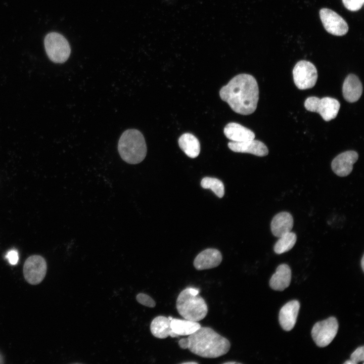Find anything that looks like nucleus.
I'll use <instances>...</instances> for the list:
<instances>
[{"instance_id":"1","label":"nucleus","mask_w":364,"mask_h":364,"mask_svg":"<svg viewBox=\"0 0 364 364\" xmlns=\"http://www.w3.org/2000/svg\"><path fill=\"white\" fill-rule=\"evenodd\" d=\"M219 96L237 113L250 115L257 108L259 99L258 84L253 76L240 74L221 87Z\"/></svg>"},{"instance_id":"2","label":"nucleus","mask_w":364,"mask_h":364,"mask_svg":"<svg viewBox=\"0 0 364 364\" xmlns=\"http://www.w3.org/2000/svg\"><path fill=\"white\" fill-rule=\"evenodd\" d=\"M188 336L178 341L179 347L204 358L218 357L231 348L230 341L210 327H201Z\"/></svg>"},{"instance_id":"3","label":"nucleus","mask_w":364,"mask_h":364,"mask_svg":"<svg viewBox=\"0 0 364 364\" xmlns=\"http://www.w3.org/2000/svg\"><path fill=\"white\" fill-rule=\"evenodd\" d=\"M118 151L121 158L126 163H140L147 154V146L143 134L135 129L124 131L119 140Z\"/></svg>"},{"instance_id":"4","label":"nucleus","mask_w":364,"mask_h":364,"mask_svg":"<svg viewBox=\"0 0 364 364\" xmlns=\"http://www.w3.org/2000/svg\"><path fill=\"white\" fill-rule=\"evenodd\" d=\"M199 293L197 288L189 287L183 290L178 295L176 309L185 319L198 322L206 316L207 305Z\"/></svg>"},{"instance_id":"5","label":"nucleus","mask_w":364,"mask_h":364,"mask_svg":"<svg viewBox=\"0 0 364 364\" xmlns=\"http://www.w3.org/2000/svg\"><path fill=\"white\" fill-rule=\"evenodd\" d=\"M45 50L49 58L56 63H63L69 58L71 49L67 40L57 32L48 33L44 39Z\"/></svg>"},{"instance_id":"6","label":"nucleus","mask_w":364,"mask_h":364,"mask_svg":"<svg viewBox=\"0 0 364 364\" xmlns=\"http://www.w3.org/2000/svg\"><path fill=\"white\" fill-rule=\"evenodd\" d=\"M304 107L309 111L318 113L326 121L334 119L340 107L339 101L333 98L309 97L304 102Z\"/></svg>"},{"instance_id":"7","label":"nucleus","mask_w":364,"mask_h":364,"mask_svg":"<svg viewBox=\"0 0 364 364\" xmlns=\"http://www.w3.org/2000/svg\"><path fill=\"white\" fill-rule=\"evenodd\" d=\"M294 83L300 89L313 87L317 79V71L315 66L306 60L298 62L293 69Z\"/></svg>"},{"instance_id":"8","label":"nucleus","mask_w":364,"mask_h":364,"mask_svg":"<svg viewBox=\"0 0 364 364\" xmlns=\"http://www.w3.org/2000/svg\"><path fill=\"white\" fill-rule=\"evenodd\" d=\"M338 330V321L335 317L331 316L315 323L311 333L315 344L320 347H324L328 346L333 341Z\"/></svg>"},{"instance_id":"9","label":"nucleus","mask_w":364,"mask_h":364,"mask_svg":"<svg viewBox=\"0 0 364 364\" xmlns=\"http://www.w3.org/2000/svg\"><path fill=\"white\" fill-rule=\"evenodd\" d=\"M47 265L44 258L40 255H33L25 261L23 275L25 280L31 285H37L44 278Z\"/></svg>"},{"instance_id":"10","label":"nucleus","mask_w":364,"mask_h":364,"mask_svg":"<svg viewBox=\"0 0 364 364\" xmlns=\"http://www.w3.org/2000/svg\"><path fill=\"white\" fill-rule=\"evenodd\" d=\"M320 16L326 30L336 36H342L348 31V26L345 20L335 11L322 8L320 11Z\"/></svg>"},{"instance_id":"11","label":"nucleus","mask_w":364,"mask_h":364,"mask_svg":"<svg viewBox=\"0 0 364 364\" xmlns=\"http://www.w3.org/2000/svg\"><path fill=\"white\" fill-rule=\"evenodd\" d=\"M358 158V155L354 151L350 150L341 153L333 160L332 169L338 176H347L351 172L353 165L357 161Z\"/></svg>"},{"instance_id":"12","label":"nucleus","mask_w":364,"mask_h":364,"mask_svg":"<svg viewBox=\"0 0 364 364\" xmlns=\"http://www.w3.org/2000/svg\"><path fill=\"white\" fill-rule=\"evenodd\" d=\"M222 255L217 249H206L195 257L194 266L198 270L208 269L218 266L222 261Z\"/></svg>"},{"instance_id":"13","label":"nucleus","mask_w":364,"mask_h":364,"mask_svg":"<svg viewBox=\"0 0 364 364\" xmlns=\"http://www.w3.org/2000/svg\"><path fill=\"white\" fill-rule=\"evenodd\" d=\"M228 147L235 152L247 153L257 156H265L268 153L266 145L262 142L255 139L240 142H230Z\"/></svg>"},{"instance_id":"14","label":"nucleus","mask_w":364,"mask_h":364,"mask_svg":"<svg viewBox=\"0 0 364 364\" xmlns=\"http://www.w3.org/2000/svg\"><path fill=\"white\" fill-rule=\"evenodd\" d=\"M299 309L300 303L295 300L288 302L281 308L279 320L283 330L289 331L294 328Z\"/></svg>"},{"instance_id":"15","label":"nucleus","mask_w":364,"mask_h":364,"mask_svg":"<svg viewBox=\"0 0 364 364\" xmlns=\"http://www.w3.org/2000/svg\"><path fill=\"white\" fill-rule=\"evenodd\" d=\"M362 83L358 77L350 74L345 79L342 93L344 99L348 102L354 103L358 101L362 93Z\"/></svg>"},{"instance_id":"16","label":"nucleus","mask_w":364,"mask_h":364,"mask_svg":"<svg viewBox=\"0 0 364 364\" xmlns=\"http://www.w3.org/2000/svg\"><path fill=\"white\" fill-rule=\"evenodd\" d=\"M224 134L232 142H240L254 139L255 133L249 128L236 123L230 122L224 128Z\"/></svg>"},{"instance_id":"17","label":"nucleus","mask_w":364,"mask_h":364,"mask_svg":"<svg viewBox=\"0 0 364 364\" xmlns=\"http://www.w3.org/2000/svg\"><path fill=\"white\" fill-rule=\"evenodd\" d=\"M293 226V218L288 212H281L276 214L270 223V229L274 236L280 237L291 232Z\"/></svg>"},{"instance_id":"18","label":"nucleus","mask_w":364,"mask_h":364,"mask_svg":"<svg viewBox=\"0 0 364 364\" xmlns=\"http://www.w3.org/2000/svg\"><path fill=\"white\" fill-rule=\"evenodd\" d=\"M291 279V271L286 264H280L269 281V286L276 291H283L289 286Z\"/></svg>"},{"instance_id":"19","label":"nucleus","mask_w":364,"mask_h":364,"mask_svg":"<svg viewBox=\"0 0 364 364\" xmlns=\"http://www.w3.org/2000/svg\"><path fill=\"white\" fill-rule=\"evenodd\" d=\"M150 330L152 335L158 338L164 339L168 336L177 337L172 332L170 320L164 316L160 315L154 318L151 322Z\"/></svg>"},{"instance_id":"20","label":"nucleus","mask_w":364,"mask_h":364,"mask_svg":"<svg viewBox=\"0 0 364 364\" xmlns=\"http://www.w3.org/2000/svg\"><path fill=\"white\" fill-rule=\"evenodd\" d=\"M181 150L189 157H197L200 152V144L198 139L190 133L183 134L178 139Z\"/></svg>"},{"instance_id":"21","label":"nucleus","mask_w":364,"mask_h":364,"mask_svg":"<svg viewBox=\"0 0 364 364\" xmlns=\"http://www.w3.org/2000/svg\"><path fill=\"white\" fill-rule=\"evenodd\" d=\"M170 327L172 333L178 337L180 336H188L201 326L198 322L172 318L170 320Z\"/></svg>"},{"instance_id":"22","label":"nucleus","mask_w":364,"mask_h":364,"mask_svg":"<svg viewBox=\"0 0 364 364\" xmlns=\"http://www.w3.org/2000/svg\"><path fill=\"white\" fill-rule=\"evenodd\" d=\"M296 235L291 232H288L279 237L274 245V250L276 253L281 254L291 250L295 244Z\"/></svg>"},{"instance_id":"23","label":"nucleus","mask_w":364,"mask_h":364,"mask_svg":"<svg viewBox=\"0 0 364 364\" xmlns=\"http://www.w3.org/2000/svg\"><path fill=\"white\" fill-rule=\"evenodd\" d=\"M201 186L204 189H209L219 198H222L224 194V187L219 179L210 177H204L201 182Z\"/></svg>"},{"instance_id":"24","label":"nucleus","mask_w":364,"mask_h":364,"mask_svg":"<svg viewBox=\"0 0 364 364\" xmlns=\"http://www.w3.org/2000/svg\"><path fill=\"white\" fill-rule=\"evenodd\" d=\"M364 0H342L345 7L349 11L359 10L363 4Z\"/></svg>"},{"instance_id":"25","label":"nucleus","mask_w":364,"mask_h":364,"mask_svg":"<svg viewBox=\"0 0 364 364\" xmlns=\"http://www.w3.org/2000/svg\"><path fill=\"white\" fill-rule=\"evenodd\" d=\"M137 301L141 304L149 307H154L156 303L150 296L145 293H139L136 296Z\"/></svg>"},{"instance_id":"26","label":"nucleus","mask_w":364,"mask_h":364,"mask_svg":"<svg viewBox=\"0 0 364 364\" xmlns=\"http://www.w3.org/2000/svg\"><path fill=\"white\" fill-rule=\"evenodd\" d=\"M350 360L353 364H357L364 360V346L358 347L350 356Z\"/></svg>"},{"instance_id":"27","label":"nucleus","mask_w":364,"mask_h":364,"mask_svg":"<svg viewBox=\"0 0 364 364\" xmlns=\"http://www.w3.org/2000/svg\"><path fill=\"white\" fill-rule=\"evenodd\" d=\"M6 258L10 264L15 265L17 264L19 259L18 253L16 250H11L7 253Z\"/></svg>"},{"instance_id":"28","label":"nucleus","mask_w":364,"mask_h":364,"mask_svg":"<svg viewBox=\"0 0 364 364\" xmlns=\"http://www.w3.org/2000/svg\"><path fill=\"white\" fill-rule=\"evenodd\" d=\"M361 266L362 269L363 271L364 270V256L363 255L362 256V257L361 260Z\"/></svg>"},{"instance_id":"29","label":"nucleus","mask_w":364,"mask_h":364,"mask_svg":"<svg viewBox=\"0 0 364 364\" xmlns=\"http://www.w3.org/2000/svg\"><path fill=\"white\" fill-rule=\"evenodd\" d=\"M224 363H225V364H229V363H230V364H232V363H234V364H235V363H238H238H240L237 362H236V361H228V362H224Z\"/></svg>"},{"instance_id":"30","label":"nucleus","mask_w":364,"mask_h":364,"mask_svg":"<svg viewBox=\"0 0 364 364\" xmlns=\"http://www.w3.org/2000/svg\"><path fill=\"white\" fill-rule=\"evenodd\" d=\"M344 364H353L351 360H346L345 362H344Z\"/></svg>"},{"instance_id":"31","label":"nucleus","mask_w":364,"mask_h":364,"mask_svg":"<svg viewBox=\"0 0 364 364\" xmlns=\"http://www.w3.org/2000/svg\"><path fill=\"white\" fill-rule=\"evenodd\" d=\"M3 362H4L3 357L2 355V354L0 353V363H2Z\"/></svg>"},{"instance_id":"32","label":"nucleus","mask_w":364,"mask_h":364,"mask_svg":"<svg viewBox=\"0 0 364 364\" xmlns=\"http://www.w3.org/2000/svg\"><path fill=\"white\" fill-rule=\"evenodd\" d=\"M184 363V364L194 363V364H195V363H198L196 362H195V361H189V362H183V363Z\"/></svg>"}]
</instances>
